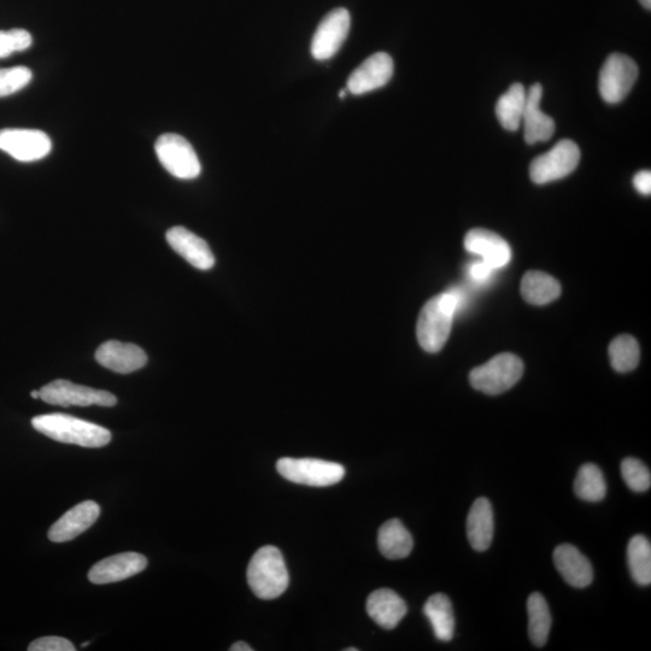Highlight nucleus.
<instances>
[{
  "label": "nucleus",
  "instance_id": "1",
  "mask_svg": "<svg viewBox=\"0 0 651 651\" xmlns=\"http://www.w3.org/2000/svg\"><path fill=\"white\" fill-rule=\"evenodd\" d=\"M460 304V293L453 290L431 298L422 308L416 334L427 353L436 354L444 348Z\"/></svg>",
  "mask_w": 651,
  "mask_h": 651
},
{
  "label": "nucleus",
  "instance_id": "2",
  "mask_svg": "<svg viewBox=\"0 0 651 651\" xmlns=\"http://www.w3.org/2000/svg\"><path fill=\"white\" fill-rule=\"evenodd\" d=\"M32 426L56 442L79 445L84 448L105 447L113 438L107 428L67 414L35 416Z\"/></svg>",
  "mask_w": 651,
  "mask_h": 651
},
{
  "label": "nucleus",
  "instance_id": "3",
  "mask_svg": "<svg viewBox=\"0 0 651 651\" xmlns=\"http://www.w3.org/2000/svg\"><path fill=\"white\" fill-rule=\"evenodd\" d=\"M246 577L250 589L261 600L280 597L290 583L284 556L273 545L256 551L249 563Z\"/></svg>",
  "mask_w": 651,
  "mask_h": 651
},
{
  "label": "nucleus",
  "instance_id": "4",
  "mask_svg": "<svg viewBox=\"0 0 651 651\" xmlns=\"http://www.w3.org/2000/svg\"><path fill=\"white\" fill-rule=\"evenodd\" d=\"M524 363L513 354H500L469 374L473 389L485 395H501L523 378Z\"/></svg>",
  "mask_w": 651,
  "mask_h": 651
},
{
  "label": "nucleus",
  "instance_id": "5",
  "mask_svg": "<svg viewBox=\"0 0 651 651\" xmlns=\"http://www.w3.org/2000/svg\"><path fill=\"white\" fill-rule=\"evenodd\" d=\"M277 469L289 482L316 488L337 484L345 475V468L339 463L319 459L284 457L277 462Z\"/></svg>",
  "mask_w": 651,
  "mask_h": 651
},
{
  "label": "nucleus",
  "instance_id": "6",
  "mask_svg": "<svg viewBox=\"0 0 651 651\" xmlns=\"http://www.w3.org/2000/svg\"><path fill=\"white\" fill-rule=\"evenodd\" d=\"M155 151L158 161L175 178L192 180L198 178L202 172L195 149L179 134H163L157 139Z\"/></svg>",
  "mask_w": 651,
  "mask_h": 651
},
{
  "label": "nucleus",
  "instance_id": "7",
  "mask_svg": "<svg viewBox=\"0 0 651 651\" xmlns=\"http://www.w3.org/2000/svg\"><path fill=\"white\" fill-rule=\"evenodd\" d=\"M579 162V146L570 139H563L547 154L533 160L530 177L533 183L538 185L553 183L573 173Z\"/></svg>",
  "mask_w": 651,
  "mask_h": 651
},
{
  "label": "nucleus",
  "instance_id": "8",
  "mask_svg": "<svg viewBox=\"0 0 651 651\" xmlns=\"http://www.w3.org/2000/svg\"><path fill=\"white\" fill-rule=\"evenodd\" d=\"M40 400L61 407H114L116 397L108 391L76 385L72 381L58 379L41 387Z\"/></svg>",
  "mask_w": 651,
  "mask_h": 651
},
{
  "label": "nucleus",
  "instance_id": "9",
  "mask_svg": "<svg viewBox=\"0 0 651 651\" xmlns=\"http://www.w3.org/2000/svg\"><path fill=\"white\" fill-rule=\"evenodd\" d=\"M638 67L635 61L623 54H613L603 64L598 81L604 102L617 104L624 101L635 86Z\"/></svg>",
  "mask_w": 651,
  "mask_h": 651
},
{
  "label": "nucleus",
  "instance_id": "10",
  "mask_svg": "<svg viewBox=\"0 0 651 651\" xmlns=\"http://www.w3.org/2000/svg\"><path fill=\"white\" fill-rule=\"evenodd\" d=\"M51 149L50 137L38 129L8 128L0 131V150L17 161H39L48 156Z\"/></svg>",
  "mask_w": 651,
  "mask_h": 651
},
{
  "label": "nucleus",
  "instance_id": "11",
  "mask_svg": "<svg viewBox=\"0 0 651 651\" xmlns=\"http://www.w3.org/2000/svg\"><path fill=\"white\" fill-rule=\"evenodd\" d=\"M350 25L349 11L344 8L334 9L327 14L312 40V56L315 60L327 61L336 56L348 38Z\"/></svg>",
  "mask_w": 651,
  "mask_h": 651
},
{
  "label": "nucleus",
  "instance_id": "12",
  "mask_svg": "<svg viewBox=\"0 0 651 651\" xmlns=\"http://www.w3.org/2000/svg\"><path fill=\"white\" fill-rule=\"evenodd\" d=\"M394 70L392 57L386 52H377L351 73L346 90L356 96L379 90L389 84L394 76Z\"/></svg>",
  "mask_w": 651,
  "mask_h": 651
},
{
  "label": "nucleus",
  "instance_id": "13",
  "mask_svg": "<svg viewBox=\"0 0 651 651\" xmlns=\"http://www.w3.org/2000/svg\"><path fill=\"white\" fill-rule=\"evenodd\" d=\"M146 566H148V559L142 554H117L96 563L89 572V580L96 585L117 583L137 576L145 570Z\"/></svg>",
  "mask_w": 651,
  "mask_h": 651
},
{
  "label": "nucleus",
  "instance_id": "14",
  "mask_svg": "<svg viewBox=\"0 0 651 651\" xmlns=\"http://www.w3.org/2000/svg\"><path fill=\"white\" fill-rule=\"evenodd\" d=\"M99 515H101V507L96 502L85 501L76 504L51 526L48 535L50 541L55 543L73 541L95 525Z\"/></svg>",
  "mask_w": 651,
  "mask_h": 651
},
{
  "label": "nucleus",
  "instance_id": "15",
  "mask_svg": "<svg viewBox=\"0 0 651 651\" xmlns=\"http://www.w3.org/2000/svg\"><path fill=\"white\" fill-rule=\"evenodd\" d=\"M96 360L99 365L110 369V371L129 374L142 369L148 362V356L138 345L109 340L99 346L96 351Z\"/></svg>",
  "mask_w": 651,
  "mask_h": 651
},
{
  "label": "nucleus",
  "instance_id": "16",
  "mask_svg": "<svg viewBox=\"0 0 651 651\" xmlns=\"http://www.w3.org/2000/svg\"><path fill=\"white\" fill-rule=\"evenodd\" d=\"M465 248L471 254L482 256V261L492 269L506 267L512 260V249L498 234L474 228L465 238Z\"/></svg>",
  "mask_w": 651,
  "mask_h": 651
},
{
  "label": "nucleus",
  "instance_id": "17",
  "mask_svg": "<svg viewBox=\"0 0 651 651\" xmlns=\"http://www.w3.org/2000/svg\"><path fill=\"white\" fill-rule=\"evenodd\" d=\"M542 97L541 84H535L527 91L526 108L521 125H524L526 143L530 145L548 142L555 133V121L544 114L541 108Z\"/></svg>",
  "mask_w": 651,
  "mask_h": 651
},
{
  "label": "nucleus",
  "instance_id": "18",
  "mask_svg": "<svg viewBox=\"0 0 651 651\" xmlns=\"http://www.w3.org/2000/svg\"><path fill=\"white\" fill-rule=\"evenodd\" d=\"M166 237L172 249L193 267L201 271H208L214 267L215 257L208 243L195 233L185 227L177 226L170 228Z\"/></svg>",
  "mask_w": 651,
  "mask_h": 651
},
{
  "label": "nucleus",
  "instance_id": "19",
  "mask_svg": "<svg viewBox=\"0 0 651 651\" xmlns=\"http://www.w3.org/2000/svg\"><path fill=\"white\" fill-rule=\"evenodd\" d=\"M554 563L567 584L584 589L594 580V570L588 557L572 544H561L554 550Z\"/></svg>",
  "mask_w": 651,
  "mask_h": 651
},
{
  "label": "nucleus",
  "instance_id": "20",
  "mask_svg": "<svg viewBox=\"0 0 651 651\" xmlns=\"http://www.w3.org/2000/svg\"><path fill=\"white\" fill-rule=\"evenodd\" d=\"M366 608L374 623L385 630L395 629L408 612L406 602L391 589L372 592L368 597Z\"/></svg>",
  "mask_w": 651,
  "mask_h": 651
},
{
  "label": "nucleus",
  "instance_id": "21",
  "mask_svg": "<svg viewBox=\"0 0 651 651\" xmlns=\"http://www.w3.org/2000/svg\"><path fill=\"white\" fill-rule=\"evenodd\" d=\"M494 510L488 498L480 497L473 503L467 518V537L474 550L486 551L494 538Z\"/></svg>",
  "mask_w": 651,
  "mask_h": 651
},
{
  "label": "nucleus",
  "instance_id": "22",
  "mask_svg": "<svg viewBox=\"0 0 651 651\" xmlns=\"http://www.w3.org/2000/svg\"><path fill=\"white\" fill-rule=\"evenodd\" d=\"M378 545L386 559L401 560L412 553L414 541L401 520L391 519L380 527Z\"/></svg>",
  "mask_w": 651,
  "mask_h": 651
},
{
  "label": "nucleus",
  "instance_id": "23",
  "mask_svg": "<svg viewBox=\"0 0 651 651\" xmlns=\"http://www.w3.org/2000/svg\"><path fill=\"white\" fill-rule=\"evenodd\" d=\"M424 614L430 620L434 636L439 641L449 642L454 638L455 615L453 604L447 595L436 594L428 598Z\"/></svg>",
  "mask_w": 651,
  "mask_h": 651
},
{
  "label": "nucleus",
  "instance_id": "24",
  "mask_svg": "<svg viewBox=\"0 0 651 651\" xmlns=\"http://www.w3.org/2000/svg\"><path fill=\"white\" fill-rule=\"evenodd\" d=\"M521 295L533 306H547L560 297L561 285L547 273L531 271L521 281Z\"/></svg>",
  "mask_w": 651,
  "mask_h": 651
},
{
  "label": "nucleus",
  "instance_id": "25",
  "mask_svg": "<svg viewBox=\"0 0 651 651\" xmlns=\"http://www.w3.org/2000/svg\"><path fill=\"white\" fill-rule=\"evenodd\" d=\"M527 91L521 84H514L498 99L496 115L501 126L509 132H516L523 123Z\"/></svg>",
  "mask_w": 651,
  "mask_h": 651
},
{
  "label": "nucleus",
  "instance_id": "26",
  "mask_svg": "<svg viewBox=\"0 0 651 651\" xmlns=\"http://www.w3.org/2000/svg\"><path fill=\"white\" fill-rule=\"evenodd\" d=\"M529 635L536 647H544L551 629V614L547 601L539 592H533L527 601Z\"/></svg>",
  "mask_w": 651,
  "mask_h": 651
},
{
  "label": "nucleus",
  "instance_id": "27",
  "mask_svg": "<svg viewBox=\"0 0 651 651\" xmlns=\"http://www.w3.org/2000/svg\"><path fill=\"white\" fill-rule=\"evenodd\" d=\"M574 492L580 500L586 502H600L607 495L606 479L600 468L594 463H585L579 468Z\"/></svg>",
  "mask_w": 651,
  "mask_h": 651
},
{
  "label": "nucleus",
  "instance_id": "28",
  "mask_svg": "<svg viewBox=\"0 0 651 651\" xmlns=\"http://www.w3.org/2000/svg\"><path fill=\"white\" fill-rule=\"evenodd\" d=\"M627 562L635 582L642 586L651 583V544L642 535L633 537L627 547Z\"/></svg>",
  "mask_w": 651,
  "mask_h": 651
},
{
  "label": "nucleus",
  "instance_id": "29",
  "mask_svg": "<svg viewBox=\"0 0 651 651\" xmlns=\"http://www.w3.org/2000/svg\"><path fill=\"white\" fill-rule=\"evenodd\" d=\"M639 345L635 338L629 334H623L613 340L609 346V359L615 371L627 373L633 371L638 366Z\"/></svg>",
  "mask_w": 651,
  "mask_h": 651
},
{
  "label": "nucleus",
  "instance_id": "30",
  "mask_svg": "<svg viewBox=\"0 0 651 651\" xmlns=\"http://www.w3.org/2000/svg\"><path fill=\"white\" fill-rule=\"evenodd\" d=\"M621 474L632 491L645 492L651 486L650 469L642 461L627 457L621 462Z\"/></svg>",
  "mask_w": 651,
  "mask_h": 651
},
{
  "label": "nucleus",
  "instance_id": "31",
  "mask_svg": "<svg viewBox=\"0 0 651 651\" xmlns=\"http://www.w3.org/2000/svg\"><path fill=\"white\" fill-rule=\"evenodd\" d=\"M32 78V70L26 67L0 69V98L25 89Z\"/></svg>",
  "mask_w": 651,
  "mask_h": 651
},
{
  "label": "nucleus",
  "instance_id": "32",
  "mask_svg": "<svg viewBox=\"0 0 651 651\" xmlns=\"http://www.w3.org/2000/svg\"><path fill=\"white\" fill-rule=\"evenodd\" d=\"M32 43V35L25 29L0 31V58L9 57L14 52L25 51L31 48Z\"/></svg>",
  "mask_w": 651,
  "mask_h": 651
},
{
  "label": "nucleus",
  "instance_id": "33",
  "mask_svg": "<svg viewBox=\"0 0 651 651\" xmlns=\"http://www.w3.org/2000/svg\"><path fill=\"white\" fill-rule=\"evenodd\" d=\"M29 651H75L74 644L63 637L49 636L35 639L29 644Z\"/></svg>",
  "mask_w": 651,
  "mask_h": 651
},
{
  "label": "nucleus",
  "instance_id": "34",
  "mask_svg": "<svg viewBox=\"0 0 651 651\" xmlns=\"http://www.w3.org/2000/svg\"><path fill=\"white\" fill-rule=\"evenodd\" d=\"M494 272L495 269H492L483 261L475 262L471 268H469V275H471V278L474 281H478V283H484V281L489 280Z\"/></svg>",
  "mask_w": 651,
  "mask_h": 651
},
{
  "label": "nucleus",
  "instance_id": "35",
  "mask_svg": "<svg viewBox=\"0 0 651 651\" xmlns=\"http://www.w3.org/2000/svg\"><path fill=\"white\" fill-rule=\"evenodd\" d=\"M633 186L644 196H650L651 193V173L650 170H642L633 178Z\"/></svg>",
  "mask_w": 651,
  "mask_h": 651
},
{
  "label": "nucleus",
  "instance_id": "36",
  "mask_svg": "<svg viewBox=\"0 0 651 651\" xmlns=\"http://www.w3.org/2000/svg\"><path fill=\"white\" fill-rule=\"evenodd\" d=\"M231 651H252L249 644H246L245 642H237L232 645L230 648Z\"/></svg>",
  "mask_w": 651,
  "mask_h": 651
},
{
  "label": "nucleus",
  "instance_id": "37",
  "mask_svg": "<svg viewBox=\"0 0 651 651\" xmlns=\"http://www.w3.org/2000/svg\"><path fill=\"white\" fill-rule=\"evenodd\" d=\"M645 9H651V0H639Z\"/></svg>",
  "mask_w": 651,
  "mask_h": 651
},
{
  "label": "nucleus",
  "instance_id": "38",
  "mask_svg": "<svg viewBox=\"0 0 651 651\" xmlns=\"http://www.w3.org/2000/svg\"><path fill=\"white\" fill-rule=\"evenodd\" d=\"M31 396H32V398H35V400H39L40 392L39 391H33Z\"/></svg>",
  "mask_w": 651,
  "mask_h": 651
},
{
  "label": "nucleus",
  "instance_id": "39",
  "mask_svg": "<svg viewBox=\"0 0 651 651\" xmlns=\"http://www.w3.org/2000/svg\"><path fill=\"white\" fill-rule=\"evenodd\" d=\"M346 92H348V90H346V89H343L342 91H340L339 92V98H342V99L345 98L346 97Z\"/></svg>",
  "mask_w": 651,
  "mask_h": 651
},
{
  "label": "nucleus",
  "instance_id": "40",
  "mask_svg": "<svg viewBox=\"0 0 651 651\" xmlns=\"http://www.w3.org/2000/svg\"><path fill=\"white\" fill-rule=\"evenodd\" d=\"M345 651H357V649L356 648H348V649H345Z\"/></svg>",
  "mask_w": 651,
  "mask_h": 651
},
{
  "label": "nucleus",
  "instance_id": "41",
  "mask_svg": "<svg viewBox=\"0 0 651 651\" xmlns=\"http://www.w3.org/2000/svg\"><path fill=\"white\" fill-rule=\"evenodd\" d=\"M89 644H90V642H86V643L82 644V647L85 648V647H87V645H89Z\"/></svg>",
  "mask_w": 651,
  "mask_h": 651
}]
</instances>
